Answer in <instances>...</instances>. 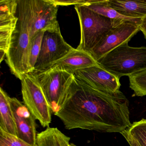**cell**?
<instances>
[{"instance_id": "obj_11", "label": "cell", "mask_w": 146, "mask_h": 146, "mask_svg": "<svg viewBox=\"0 0 146 146\" xmlns=\"http://www.w3.org/2000/svg\"><path fill=\"white\" fill-rule=\"evenodd\" d=\"M74 75L90 86L105 92L115 93L119 91L121 86L118 77L99 64L78 70Z\"/></svg>"}, {"instance_id": "obj_18", "label": "cell", "mask_w": 146, "mask_h": 146, "mask_svg": "<svg viewBox=\"0 0 146 146\" xmlns=\"http://www.w3.org/2000/svg\"><path fill=\"white\" fill-rule=\"evenodd\" d=\"M129 86L134 91V96H146V70L129 76Z\"/></svg>"}, {"instance_id": "obj_4", "label": "cell", "mask_w": 146, "mask_h": 146, "mask_svg": "<svg viewBox=\"0 0 146 146\" xmlns=\"http://www.w3.org/2000/svg\"><path fill=\"white\" fill-rule=\"evenodd\" d=\"M80 23L81 40L76 49L89 52L113 26L123 20L99 15L84 6H75Z\"/></svg>"}, {"instance_id": "obj_26", "label": "cell", "mask_w": 146, "mask_h": 146, "mask_svg": "<svg viewBox=\"0 0 146 146\" xmlns=\"http://www.w3.org/2000/svg\"><path fill=\"white\" fill-rule=\"evenodd\" d=\"M70 146H77V145H75L74 143H70Z\"/></svg>"}, {"instance_id": "obj_17", "label": "cell", "mask_w": 146, "mask_h": 146, "mask_svg": "<svg viewBox=\"0 0 146 146\" xmlns=\"http://www.w3.org/2000/svg\"><path fill=\"white\" fill-rule=\"evenodd\" d=\"M84 6L99 15L110 19L116 20H128L138 23H141V19L127 17L119 14L109 5L107 0H91L89 4Z\"/></svg>"}, {"instance_id": "obj_22", "label": "cell", "mask_w": 146, "mask_h": 146, "mask_svg": "<svg viewBox=\"0 0 146 146\" xmlns=\"http://www.w3.org/2000/svg\"><path fill=\"white\" fill-rule=\"evenodd\" d=\"M53 4L58 6H85L90 3L91 0H49Z\"/></svg>"}, {"instance_id": "obj_9", "label": "cell", "mask_w": 146, "mask_h": 146, "mask_svg": "<svg viewBox=\"0 0 146 146\" xmlns=\"http://www.w3.org/2000/svg\"><path fill=\"white\" fill-rule=\"evenodd\" d=\"M31 16V38L40 31L59 28L58 6L49 0H29Z\"/></svg>"}, {"instance_id": "obj_15", "label": "cell", "mask_w": 146, "mask_h": 146, "mask_svg": "<svg viewBox=\"0 0 146 146\" xmlns=\"http://www.w3.org/2000/svg\"><path fill=\"white\" fill-rule=\"evenodd\" d=\"M10 96L0 88V129L17 136L16 125L9 100Z\"/></svg>"}, {"instance_id": "obj_1", "label": "cell", "mask_w": 146, "mask_h": 146, "mask_svg": "<svg viewBox=\"0 0 146 146\" xmlns=\"http://www.w3.org/2000/svg\"><path fill=\"white\" fill-rule=\"evenodd\" d=\"M54 114L68 130L121 133L131 124L129 101L122 92H105L75 76L62 105Z\"/></svg>"}, {"instance_id": "obj_20", "label": "cell", "mask_w": 146, "mask_h": 146, "mask_svg": "<svg viewBox=\"0 0 146 146\" xmlns=\"http://www.w3.org/2000/svg\"><path fill=\"white\" fill-rule=\"evenodd\" d=\"M44 31L37 32L31 38L30 48L29 68L30 72H34L35 66L39 57Z\"/></svg>"}, {"instance_id": "obj_13", "label": "cell", "mask_w": 146, "mask_h": 146, "mask_svg": "<svg viewBox=\"0 0 146 146\" xmlns=\"http://www.w3.org/2000/svg\"><path fill=\"white\" fill-rule=\"evenodd\" d=\"M98 64L90 54L76 48L61 59L48 66L43 70L57 68L74 75L78 70Z\"/></svg>"}, {"instance_id": "obj_19", "label": "cell", "mask_w": 146, "mask_h": 146, "mask_svg": "<svg viewBox=\"0 0 146 146\" xmlns=\"http://www.w3.org/2000/svg\"><path fill=\"white\" fill-rule=\"evenodd\" d=\"M125 131L140 146H146V119L134 122Z\"/></svg>"}, {"instance_id": "obj_21", "label": "cell", "mask_w": 146, "mask_h": 146, "mask_svg": "<svg viewBox=\"0 0 146 146\" xmlns=\"http://www.w3.org/2000/svg\"><path fill=\"white\" fill-rule=\"evenodd\" d=\"M0 146H34L0 129Z\"/></svg>"}, {"instance_id": "obj_5", "label": "cell", "mask_w": 146, "mask_h": 146, "mask_svg": "<svg viewBox=\"0 0 146 146\" xmlns=\"http://www.w3.org/2000/svg\"><path fill=\"white\" fill-rule=\"evenodd\" d=\"M32 73L41 87L52 112L55 113L62 105L75 76L57 68Z\"/></svg>"}, {"instance_id": "obj_12", "label": "cell", "mask_w": 146, "mask_h": 146, "mask_svg": "<svg viewBox=\"0 0 146 146\" xmlns=\"http://www.w3.org/2000/svg\"><path fill=\"white\" fill-rule=\"evenodd\" d=\"M17 0L0 1V50L7 52L17 23Z\"/></svg>"}, {"instance_id": "obj_8", "label": "cell", "mask_w": 146, "mask_h": 146, "mask_svg": "<svg viewBox=\"0 0 146 146\" xmlns=\"http://www.w3.org/2000/svg\"><path fill=\"white\" fill-rule=\"evenodd\" d=\"M140 23L123 20L113 26L89 53L98 61L119 46L128 43L140 31Z\"/></svg>"}, {"instance_id": "obj_7", "label": "cell", "mask_w": 146, "mask_h": 146, "mask_svg": "<svg viewBox=\"0 0 146 146\" xmlns=\"http://www.w3.org/2000/svg\"><path fill=\"white\" fill-rule=\"evenodd\" d=\"M75 49L65 41L60 27L45 31L33 72L43 70L48 66L61 59Z\"/></svg>"}, {"instance_id": "obj_3", "label": "cell", "mask_w": 146, "mask_h": 146, "mask_svg": "<svg viewBox=\"0 0 146 146\" xmlns=\"http://www.w3.org/2000/svg\"><path fill=\"white\" fill-rule=\"evenodd\" d=\"M103 69L120 79L146 70V47H132L124 43L114 48L98 61Z\"/></svg>"}, {"instance_id": "obj_25", "label": "cell", "mask_w": 146, "mask_h": 146, "mask_svg": "<svg viewBox=\"0 0 146 146\" xmlns=\"http://www.w3.org/2000/svg\"><path fill=\"white\" fill-rule=\"evenodd\" d=\"M6 53L4 51H2V50H0V62L1 63L4 60V58L5 56L6 57Z\"/></svg>"}, {"instance_id": "obj_14", "label": "cell", "mask_w": 146, "mask_h": 146, "mask_svg": "<svg viewBox=\"0 0 146 146\" xmlns=\"http://www.w3.org/2000/svg\"><path fill=\"white\" fill-rule=\"evenodd\" d=\"M113 9L124 17L134 19L146 17V0H107Z\"/></svg>"}, {"instance_id": "obj_2", "label": "cell", "mask_w": 146, "mask_h": 146, "mask_svg": "<svg viewBox=\"0 0 146 146\" xmlns=\"http://www.w3.org/2000/svg\"><path fill=\"white\" fill-rule=\"evenodd\" d=\"M18 21L13 33L5 61L12 73L21 80L30 73L31 16L29 0H17Z\"/></svg>"}, {"instance_id": "obj_6", "label": "cell", "mask_w": 146, "mask_h": 146, "mask_svg": "<svg viewBox=\"0 0 146 146\" xmlns=\"http://www.w3.org/2000/svg\"><path fill=\"white\" fill-rule=\"evenodd\" d=\"M20 80L24 104L42 127H49L52 111L35 76L26 73Z\"/></svg>"}, {"instance_id": "obj_24", "label": "cell", "mask_w": 146, "mask_h": 146, "mask_svg": "<svg viewBox=\"0 0 146 146\" xmlns=\"http://www.w3.org/2000/svg\"><path fill=\"white\" fill-rule=\"evenodd\" d=\"M140 31H141L146 40V17L142 19L140 24Z\"/></svg>"}, {"instance_id": "obj_16", "label": "cell", "mask_w": 146, "mask_h": 146, "mask_svg": "<svg viewBox=\"0 0 146 146\" xmlns=\"http://www.w3.org/2000/svg\"><path fill=\"white\" fill-rule=\"evenodd\" d=\"M70 140L58 128L48 127L37 134L36 146H70Z\"/></svg>"}, {"instance_id": "obj_23", "label": "cell", "mask_w": 146, "mask_h": 146, "mask_svg": "<svg viewBox=\"0 0 146 146\" xmlns=\"http://www.w3.org/2000/svg\"><path fill=\"white\" fill-rule=\"evenodd\" d=\"M121 134L128 142L130 146H140L139 144L137 143V142L130 135H129L125 131H124Z\"/></svg>"}, {"instance_id": "obj_10", "label": "cell", "mask_w": 146, "mask_h": 146, "mask_svg": "<svg viewBox=\"0 0 146 146\" xmlns=\"http://www.w3.org/2000/svg\"><path fill=\"white\" fill-rule=\"evenodd\" d=\"M9 100L13 113L17 136L29 144L36 146V119L24 103L17 99L10 97Z\"/></svg>"}]
</instances>
